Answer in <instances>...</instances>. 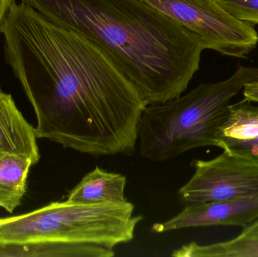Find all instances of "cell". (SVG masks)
Masks as SVG:
<instances>
[{
	"instance_id": "3",
	"label": "cell",
	"mask_w": 258,
	"mask_h": 257,
	"mask_svg": "<svg viewBox=\"0 0 258 257\" xmlns=\"http://www.w3.org/2000/svg\"><path fill=\"white\" fill-rule=\"evenodd\" d=\"M135 205L51 202L22 215L0 219V245L32 246L36 256L113 257L133 239L143 220Z\"/></svg>"
},
{
	"instance_id": "9",
	"label": "cell",
	"mask_w": 258,
	"mask_h": 257,
	"mask_svg": "<svg viewBox=\"0 0 258 257\" xmlns=\"http://www.w3.org/2000/svg\"><path fill=\"white\" fill-rule=\"evenodd\" d=\"M217 147L258 158V107L245 98L230 105V114L218 134Z\"/></svg>"
},
{
	"instance_id": "2",
	"label": "cell",
	"mask_w": 258,
	"mask_h": 257,
	"mask_svg": "<svg viewBox=\"0 0 258 257\" xmlns=\"http://www.w3.org/2000/svg\"><path fill=\"white\" fill-rule=\"evenodd\" d=\"M104 51L146 106L182 95L199 69L201 41L143 0H21Z\"/></svg>"
},
{
	"instance_id": "6",
	"label": "cell",
	"mask_w": 258,
	"mask_h": 257,
	"mask_svg": "<svg viewBox=\"0 0 258 257\" xmlns=\"http://www.w3.org/2000/svg\"><path fill=\"white\" fill-rule=\"evenodd\" d=\"M194 175L179 190L182 202L202 203L258 196V158L224 152L209 161L194 160Z\"/></svg>"
},
{
	"instance_id": "8",
	"label": "cell",
	"mask_w": 258,
	"mask_h": 257,
	"mask_svg": "<svg viewBox=\"0 0 258 257\" xmlns=\"http://www.w3.org/2000/svg\"><path fill=\"white\" fill-rule=\"evenodd\" d=\"M36 128L24 119L12 95L0 90V159L18 155L33 165L40 159Z\"/></svg>"
},
{
	"instance_id": "14",
	"label": "cell",
	"mask_w": 258,
	"mask_h": 257,
	"mask_svg": "<svg viewBox=\"0 0 258 257\" xmlns=\"http://www.w3.org/2000/svg\"><path fill=\"white\" fill-rule=\"evenodd\" d=\"M15 3V0H0V29L8 12Z\"/></svg>"
},
{
	"instance_id": "11",
	"label": "cell",
	"mask_w": 258,
	"mask_h": 257,
	"mask_svg": "<svg viewBox=\"0 0 258 257\" xmlns=\"http://www.w3.org/2000/svg\"><path fill=\"white\" fill-rule=\"evenodd\" d=\"M33 165L30 159L18 155H7L0 159V208L12 214L19 206Z\"/></svg>"
},
{
	"instance_id": "7",
	"label": "cell",
	"mask_w": 258,
	"mask_h": 257,
	"mask_svg": "<svg viewBox=\"0 0 258 257\" xmlns=\"http://www.w3.org/2000/svg\"><path fill=\"white\" fill-rule=\"evenodd\" d=\"M258 221V196L188 204L173 218L156 223L152 232L165 233L189 228L236 226L246 229Z\"/></svg>"
},
{
	"instance_id": "5",
	"label": "cell",
	"mask_w": 258,
	"mask_h": 257,
	"mask_svg": "<svg viewBox=\"0 0 258 257\" xmlns=\"http://www.w3.org/2000/svg\"><path fill=\"white\" fill-rule=\"evenodd\" d=\"M195 35L204 49L245 57L258 43L251 23L236 19L216 0H143Z\"/></svg>"
},
{
	"instance_id": "13",
	"label": "cell",
	"mask_w": 258,
	"mask_h": 257,
	"mask_svg": "<svg viewBox=\"0 0 258 257\" xmlns=\"http://www.w3.org/2000/svg\"><path fill=\"white\" fill-rule=\"evenodd\" d=\"M236 19L258 24V0H216Z\"/></svg>"
},
{
	"instance_id": "4",
	"label": "cell",
	"mask_w": 258,
	"mask_h": 257,
	"mask_svg": "<svg viewBox=\"0 0 258 257\" xmlns=\"http://www.w3.org/2000/svg\"><path fill=\"white\" fill-rule=\"evenodd\" d=\"M256 81L258 67L239 66L225 81L202 84L183 96L146 106L138 130L140 155L163 162L197 148L218 146L230 100Z\"/></svg>"
},
{
	"instance_id": "15",
	"label": "cell",
	"mask_w": 258,
	"mask_h": 257,
	"mask_svg": "<svg viewBox=\"0 0 258 257\" xmlns=\"http://www.w3.org/2000/svg\"><path fill=\"white\" fill-rule=\"evenodd\" d=\"M242 231L246 232H258V221L253 223L252 225L248 226L246 229H244Z\"/></svg>"
},
{
	"instance_id": "1",
	"label": "cell",
	"mask_w": 258,
	"mask_h": 257,
	"mask_svg": "<svg viewBox=\"0 0 258 257\" xmlns=\"http://www.w3.org/2000/svg\"><path fill=\"white\" fill-rule=\"evenodd\" d=\"M0 33L36 113L38 138L93 156L135 152L146 105L104 51L22 2Z\"/></svg>"
},
{
	"instance_id": "12",
	"label": "cell",
	"mask_w": 258,
	"mask_h": 257,
	"mask_svg": "<svg viewBox=\"0 0 258 257\" xmlns=\"http://www.w3.org/2000/svg\"><path fill=\"white\" fill-rule=\"evenodd\" d=\"M174 257H258V232L242 233L230 241L209 245L189 243L174 250Z\"/></svg>"
},
{
	"instance_id": "10",
	"label": "cell",
	"mask_w": 258,
	"mask_h": 257,
	"mask_svg": "<svg viewBox=\"0 0 258 257\" xmlns=\"http://www.w3.org/2000/svg\"><path fill=\"white\" fill-rule=\"evenodd\" d=\"M127 178L99 167L86 174L70 191L68 199L84 204L122 203L127 202Z\"/></svg>"
}]
</instances>
